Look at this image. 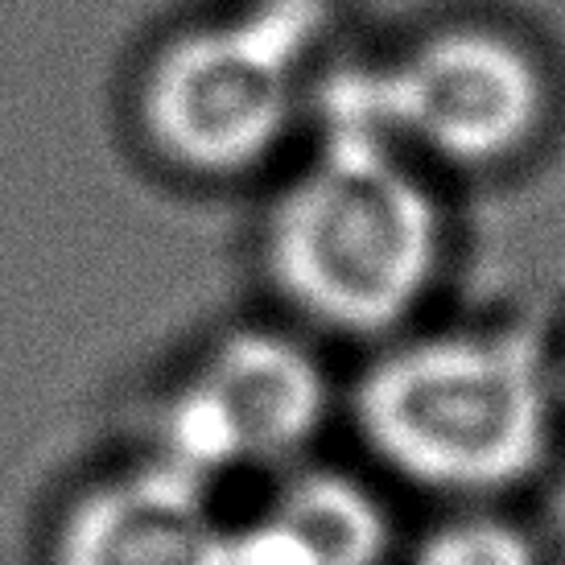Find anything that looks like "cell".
<instances>
[{
  "mask_svg": "<svg viewBox=\"0 0 565 565\" xmlns=\"http://www.w3.org/2000/svg\"><path fill=\"white\" fill-rule=\"evenodd\" d=\"M393 529L363 483L334 471H298L244 529H232V565H380Z\"/></svg>",
  "mask_w": 565,
  "mask_h": 565,
  "instance_id": "52a82bcc",
  "label": "cell"
},
{
  "mask_svg": "<svg viewBox=\"0 0 565 565\" xmlns=\"http://www.w3.org/2000/svg\"><path fill=\"white\" fill-rule=\"evenodd\" d=\"M54 565H232V529L203 479L149 458L66 508Z\"/></svg>",
  "mask_w": 565,
  "mask_h": 565,
  "instance_id": "8992f818",
  "label": "cell"
},
{
  "mask_svg": "<svg viewBox=\"0 0 565 565\" xmlns=\"http://www.w3.org/2000/svg\"><path fill=\"white\" fill-rule=\"evenodd\" d=\"M446 260V220L425 178L380 132L334 120L318 158L265 220V273L310 327L384 339L408 327Z\"/></svg>",
  "mask_w": 565,
  "mask_h": 565,
  "instance_id": "7a4b0ae2",
  "label": "cell"
},
{
  "mask_svg": "<svg viewBox=\"0 0 565 565\" xmlns=\"http://www.w3.org/2000/svg\"><path fill=\"white\" fill-rule=\"evenodd\" d=\"M330 417V380L281 330L223 334L178 380L158 417V455L206 487L227 471L301 458Z\"/></svg>",
  "mask_w": 565,
  "mask_h": 565,
  "instance_id": "5b68a950",
  "label": "cell"
},
{
  "mask_svg": "<svg viewBox=\"0 0 565 565\" xmlns=\"http://www.w3.org/2000/svg\"><path fill=\"white\" fill-rule=\"evenodd\" d=\"M318 38V0H260L178 30L137 92L145 141L194 178H239L285 145Z\"/></svg>",
  "mask_w": 565,
  "mask_h": 565,
  "instance_id": "3957f363",
  "label": "cell"
},
{
  "mask_svg": "<svg viewBox=\"0 0 565 565\" xmlns=\"http://www.w3.org/2000/svg\"><path fill=\"white\" fill-rule=\"evenodd\" d=\"M557 388H562V401H565V360H562V367H557Z\"/></svg>",
  "mask_w": 565,
  "mask_h": 565,
  "instance_id": "9c48e42d",
  "label": "cell"
},
{
  "mask_svg": "<svg viewBox=\"0 0 565 565\" xmlns=\"http://www.w3.org/2000/svg\"><path fill=\"white\" fill-rule=\"evenodd\" d=\"M562 388L524 327L408 334L351 393L363 446L429 495L483 503L533 483L557 441Z\"/></svg>",
  "mask_w": 565,
  "mask_h": 565,
  "instance_id": "6da1fadb",
  "label": "cell"
},
{
  "mask_svg": "<svg viewBox=\"0 0 565 565\" xmlns=\"http://www.w3.org/2000/svg\"><path fill=\"white\" fill-rule=\"evenodd\" d=\"M550 116V79L533 50L491 25L425 33L343 95L339 120L458 170L520 158Z\"/></svg>",
  "mask_w": 565,
  "mask_h": 565,
  "instance_id": "277c9868",
  "label": "cell"
},
{
  "mask_svg": "<svg viewBox=\"0 0 565 565\" xmlns=\"http://www.w3.org/2000/svg\"><path fill=\"white\" fill-rule=\"evenodd\" d=\"M408 565H541V553L512 520L462 512L425 536Z\"/></svg>",
  "mask_w": 565,
  "mask_h": 565,
  "instance_id": "ba28073f",
  "label": "cell"
}]
</instances>
